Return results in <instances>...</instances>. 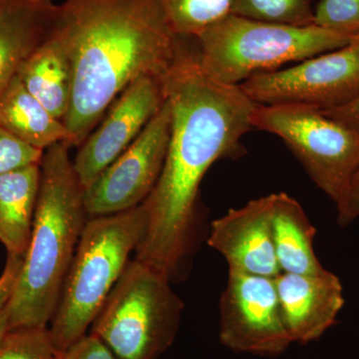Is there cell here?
<instances>
[{"mask_svg":"<svg viewBox=\"0 0 359 359\" xmlns=\"http://www.w3.org/2000/svg\"><path fill=\"white\" fill-rule=\"evenodd\" d=\"M58 32L74 72L63 121L71 147L86 140L135 80L164 77L180 44L160 0H65Z\"/></svg>","mask_w":359,"mask_h":359,"instance_id":"cell-2","label":"cell"},{"mask_svg":"<svg viewBox=\"0 0 359 359\" xmlns=\"http://www.w3.org/2000/svg\"><path fill=\"white\" fill-rule=\"evenodd\" d=\"M337 223L347 226L359 218V170L353 180L344 203L337 209Z\"/></svg>","mask_w":359,"mask_h":359,"instance_id":"cell-26","label":"cell"},{"mask_svg":"<svg viewBox=\"0 0 359 359\" xmlns=\"http://www.w3.org/2000/svg\"><path fill=\"white\" fill-rule=\"evenodd\" d=\"M313 25L359 35V0H321L314 8Z\"/></svg>","mask_w":359,"mask_h":359,"instance_id":"cell-22","label":"cell"},{"mask_svg":"<svg viewBox=\"0 0 359 359\" xmlns=\"http://www.w3.org/2000/svg\"><path fill=\"white\" fill-rule=\"evenodd\" d=\"M23 257L7 255L6 266L0 276V309L8 304L20 275Z\"/></svg>","mask_w":359,"mask_h":359,"instance_id":"cell-25","label":"cell"},{"mask_svg":"<svg viewBox=\"0 0 359 359\" xmlns=\"http://www.w3.org/2000/svg\"><path fill=\"white\" fill-rule=\"evenodd\" d=\"M321 111L332 119L337 120L349 128L359 131V97L353 102L341 107Z\"/></svg>","mask_w":359,"mask_h":359,"instance_id":"cell-27","label":"cell"},{"mask_svg":"<svg viewBox=\"0 0 359 359\" xmlns=\"http://www.w3.org/2000/svg\"><path fill=\"white\" fill-rule=\"evenodd\" d=\"M219 340L238 353L278 356L292 344L275 278L229 271L219 301Z\"/></svg>","mask_w":359,"mask_h":359,"instance_id":"cell-10","label":"cell"},{"mask_svg":"<svg viewBox=\"0 0 359 359\" xmlns=\"http://www.w3.org/2000/svg\"><path fill=\"white\" fill-rule=\"evenodd\" d=\"M41 179L40 164L0 175V243L25 257L32 241Z\"/></svg>","mask_w":359,"mask_h":359,"instance_id":"cell-16","label":"cell"},{"mask_svg":"<svg viewBox=\"0 0 359 359\" xmlns=\"http://www.w3.org/2000/svg\"><path fill=\"white\" fill-rule=\"evenodd\" d=\"M143 203L129 211L87 219L49 325L59 351L87 334L143 238Z\"/></svg>","mask_w":359,"mask_h":359,"instance_id":"cell-4","label":"cell"},{"mask_svg":"<svg viewBox=\"0 0 359 359\" xmlns=\"http://www.w3.org/2000/svg\"><path fill=\"white\" fill-rule=\"evenodd\" d=\"M18 76L52 116L65 121L70 107L74 72L58 25L55 32L26 60Z\"/></svg>","mask_w":359,"mask_h":359,"instance_id":"cell-15","label":"cell"},{"mask_svg":"<svg viewBox=\"0 0 359 359\" xmlns=\"http://www.w3.org/2000/svg\"><path fill=\"white\" fill-rule=\"evenodd\" d=\"M261 105L301 104L330 110L359 97V35L351 43L287 69L250 77L238 85Z\"/></svg>","mask_w":359,"mask_h":359,"instance_id":"cell-8","label":"cell"},{"mask_svg":"<svg viewBox=\"0 0 359 359\" xmlns=\"http://www.w3.org/2000/svg\"><path fill=\"white\" fill-rule=\"evenodd\" d=\"M60 142L44 151L32 241L13 295L6 304L9 330L46 328L81 237L87 216L85 189Z\"/></svg>","mask_w":359,"mask_h":359,"instance_id":"cell-3","label":"cell"},{"mask_svg":"<svg viewBox=\"0 0 359 359\" xmlns=\"http://www.w3.org/2000/svg\"><path fill=\"white\" fill-rule=\"evenodd\" d=\"M171 282L134 259L91 325L120 359H157L173 344L184 304Z\"/></svg>","mask_w":359,"mask_h":359,"instance_id":"cell-6","label":"cell"},{"mask_svg":"<svg viewBox=\"0 0 359 359\" xmlns=\"http://www.w3.org/2000/svg\"><path fill=\"white\" fill-rule=\"evenodd\" d=\"M163 78L135 80L108 108L100 127L79 146L73 166L84 189L133 143L159 112L166 101Z\"/></svg>","mask_w":359,"mask_h":359,"instance_id":"cell-11","label":"cell"},{"mask_svg":"<svg viewBox=\"0 0 359 359\" xmlns=\"http://www.w3.org/2000/svg\"><path fill=\"white\" fill-rule=\"evenodd\" d=\"M0 127L39 150L45 151L60 142L70 145L65 123L52 116L18 76L0 96Z\"/></svg>","mask_w":359,"mask_h":359,"instance_id":"cell-18","label":"cell"},{"mask_svg":"<svg viewBox=\"0 0 359 359\" xmlns=\"http://www.w3.org/2000/svg\"><path fill=\"white\" fill-rule=\"evenodd\" d=\"M4 0H0V6H1L2 4H4Z\"/></svg>","mask_w":359,"mask_h":359,"instance_id":"cell-29","label":"cell"},{"mask_svg":"<svg viewBox=\"0 0 359 359\" xmlns=\"http://www.w3.org/2000/svg\"><path fill=\"white\" fill-rule=\"evenodd\" d=\"M358 36L314 25H278L230 13L193 39L205 72L238 86L255 75L346 46Z\"/></svg>","mask_w":359,"mask_h":359,"instance_id":"cell-5","label":"cell"},{"mask_svg":"<svg viewBox=\"0 0 359 359\" xmlns=\"http://www.w3.org/2000/svg\"><path fill=\"white\" fill-rule=\"evenodd\" d=\"M252 128L282 139L309 178L339 207L359 170V131L301 104H257Z\"/></svg>","mask_w":359,"mask_h":359,"instance_id":"cell-7","label":"cell"},{"mask_svg":"<svg viewBox=\"0 0 359 359\" xmlns=\"http://www.w3.org/2000/svg\"><path fill=\"white\" fill-rule=\"evenodd\" d=\"M313 0H233L231 13L278 25H313Z\"/></svg>","mask_w":359,"mask_h":359,"instance_id":"cell-20","label":"cell"},{"mask_svg":"<svg viewBox=\"0 0 359 359\" xmlns=\"http://www.w3.org/2000/svg\"><path fill=\"white\" fill-rule=\"evenodd\" d=\"M49 328H18L0 340V359H60Z\"/></svg>","mask_w":359,"mask_h":359,"instance_id":"cell-21","label":"cell"},{"mask_svg":"<svg viewBox=\"0 0 359 359\" xmlns=\"http://www.w3.org/2000/svg\"><path fill=\"white\" fill-rule=\"evenodd\" d=\"M180 37H196L231 13L233 0H160Z\"/></svg>","mask_w":359,"mask_h":359,"instance_id":"cell-19","label":"cell"},{"mask_svg":"<svg viewBox=\"0 0 359 359\" xmlns=\"http://www.w3.org/2000/svg\"><path fill=\"white\" fill-rule=\"evenodd\" d=\"M53 0H4L0 6V96L26 60L57 28Z\"/></svg>","mask_w":359,"mask_h":359,"instance_id":"cell-14","label":"cell"},{"mask_svg":"<svg viewBox=\"0 0 359 359\" xmlns=\"http://www.w3.org/2000/svg\"><path fill=\"white\" fill-rule=\"evenodd\" d=\"M171 127V105L166 98L133 143L85 189L88 218L129 211L145 202L162 173Z\"/></svg>","mask_w":359,"mask_h":359,"instance_id":"cell-9","label":"cell"},{"mask_svg":"<svg viewBox=\"0 0 359 359\" xmlns=\"http://www.w3.org/2000/svg\"><path fill=\"white\" fill-rule=\"evenodd\" d=\"M188 37L163 78L171 105L169 148L154 190L143 202L147 223L135 259L171 283L183 278L202 236L199 191L214 163L240 155L255 103L238 85L205 72Z\"/></svg>","mask_w":359,"mask_h":359,"instance_id":"cell-1","label":"cell"},{"mask_svg":"<svg viewBox=\"0 0 359 359\" xmlns=\"http://www.w3.org/2000/svg\"><path fill=\"white\" fill-rule=\"evenodd\" d=\"M271 226L280 273L318 275L327 271L314 252L316 228L301 204L287 194H273Z\"/></svg>","mask_w":359,"mask_h":359,"instance_id":"cell-17","label":"cell"},{"mask_svg":"<svg viewBox=\"0 0 359 359\" xmlns=\"http://www.w3.org/2000/svg\"><path fill=\"white\" fill-rule=\"evenodd\" d=\"M9 332V314L6 306L0 309V340Z\"/></svg>","mask_w":359,"mask_h":359,"instance_id":"cell-28","label":"cell"},{"mask_svg":"<svg viewBox=\"0 0 359 359\" xmlns=\"http://www.w3.org/2000/svg\"><path fill=\"white\" fill-rule=\"evenodd\" d=\"M60 359H120L105 344L95 337L85 334L61 353Z\"/></svg>","mask_w":359,"mask_h":359,"instance_id":"cell-24","label":"cell"},{"mask_svg":"<svg viewBox=\"0 0 359 359\" xmlns=\"http://www.w3.org/2000/svg\"><path fill=\"white\" fill-rule=\"evenodd\" d=\"M273 204L271 194L212 221L207 243L224 257L229 271L271 278L280 275L271 226Z\"/></svg>","mask_w":359,"mask_h":359,"instance_id":"cell-12","label":"cell"},{"mask_svg":"<svg viewBox=\"0 0 359 359\" xmlns=\"http://www.w3.org/2000/svg\"><path fill=\"white\" fill-rule=\"evenodd\" d=\"M283 320L292 342L320 339L337 321L344 306V287L334 273H280L275 278Z\"/></svg>","mask_w":359,"mask_h":359,"instance_id":"cell-13","label":"cell"},{"mask_svg":"<svg viewBox=\"0 0 359 359\" xmlns=\"http://www.w3.org/2000/svg\"><path fill=\"white\" fill-rule=\"evenodd\" d=\"M44 151L32 147L0 127V175L40 164Z\"/></svg>","mask_w":359,"mask_h":359,"instance_id":"cell-23","label":"cell"}]
</instances>
